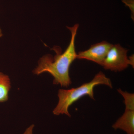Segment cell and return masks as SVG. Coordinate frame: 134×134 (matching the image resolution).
Segmentation results:
<instances>
[{
	"instance_id": "6",
	"label": "cell",
	"mask_w": 134,
	"mask_h": 134,
	"mask_svg": "<svg viewBox=\"0 0 134 134\" xmlns=\"http://www.w3.org/2000/svg\"><path fill=\"white\" fill-rule=\"evenodd\" d=\"M10 88L11 83L9 77L0 72V103L8 100Z\"/></svg>"
},
{
	"instance_id": "9",
	"label": "cell",
	"mask_w": 134,
	"mask_h": 134,
	"mask_svg": "<svg viewBox=\"0 0 134 134\" xmlns=\"http://www.w3.org/2000/svg\"><path fill=\"white\" fill-rule=\"evenodd\" d=\"M34 127V125H30L29 127L26 129L23 134H33V131Z\"/></svg>"
},
{
	"instance_id": "2",
	"label": "cell",
	"mask_w": 134,
	"mask_h": 134,
	"mask_svg": "<svg viewBox=\"0 0 134 134\" xmlns=\"http://www.w3.org/2000/svg\"><path fill=\"white\" fill-rule=\"evenodd\" d=\"M99 85H104L112 88V84L110 79L103 72H100L90 82L84 83L79 87L70 90H59L58 93L59 101L53 111L54 114L55 115L65 114L70 117L68 111L70 106L83 96H88L90 98L94 99L93 90L95 86Z\"/></svg>"
},
{
	"instance_id": "3",
	"label": "cell",
	"mask_w": 134,
	"mask_h": 134,
	"mask_svg": "<svg viewBox=\"0 0 134 134\" xmlns=\"http://www.w3.org/2000/svg\"><path fill=\"white\" fill-rule=\"evenodd\" d=\"M128 50L119 44L113 45L105 59L102 66L105 69L120 72L127 68L129 65L134 66V56L128 58Z\"/></svg>"
},
{
	"instance_id": "7",
	"label": "cell",
	"mask_w": 134,
	"mask_h": 134,
	"mask_svg": "<svg viewBox=\"0 0 134 134\" xmlns=\"http://www.w3.org/2000/svg\"><path fill=\"white\" fill-rule=\"evenodd\" d=\"M117 91L120 94L122 95L124 98L126 108L134 109V93L123 91L121 89H118Z\"/></svg>"
},
{
	"instance_id": "8",
	"label": "cell",
	"mask_w": 134,
	"mask_h": 134,
	"mask_svg": "<svg viewBox=\"0 0 134 134\" xmlns=\"http://www.w3.org/2000/svg\"><path fill=\"white\" fill-rule=\"evenodd\" d=\"M122 1L130 9L132 12V18L134 20V0H122Z\"/></svg>"
},
{
	"instance_id": "5",
	"label": "cell",
	"mask_w": 134,
	"mask_h": 134,
	"mask_svg": "<svg viewBox=\"0 0 134 134\" xmlns=\"http://www.w3.org/2000/svg\"><path fill=\"white\" fill-rule=\"evenodd\" d=\"M114 130H123L127 134H134V109L126 108L125 113L113 125Z\"/></svg>"
},
{
	"instance_id": "10",
	"label": "cell",
	"mask_w": 134,
	"mask_h": 134,
	"mask_svg": "<svg viewBox=\"0 0 134 134\" xmlns=\"http://www.w3.org/2000/svg\"><path fill=\"white\" fill-rule=\"evenodd\" d=\"M3 36V33L1 29L0 28V37H1Z\"/></svg>"
},
{
	"instance_id": "4",
	"label": "cell",
	"mask_w": 134,
	"mask_h": 134,
	"mask_svg": "<svg viewBox=\"0 0 134 134\" xmlns=\"http://www.w3.org/2000/svg\"><path fill=\"white\" fill-rule=\"evenodd\" d=\"M113 44L105 41L92 45L88 50L79 52L76 59L91 61L102 66Z\"/></svg>"
},
{
	"instance_id": "1",
	"label": "cell",
	"mask_w": 134,
	"mask_h": 134,
	"mask_svg": "<svg viewBox=\"0 0 134 134\" xmlns=\"http://www.w3.org/2000/svg\"><path fill=\"white\" fill-rule=\"evenodd\" d=\"M67 27L71 32V38L65 52L62 53L58 47H54L53 49L56 55L54 57L50 54L44 55L39 60L38 66L33 71L34 74L38 75L44 72L49 73L53 77V84H60L65 87H68L72 83L69 70L72 63L76 59L77 54L75 47V39L79 24Z\"/></svg>"
}]
</instances>
